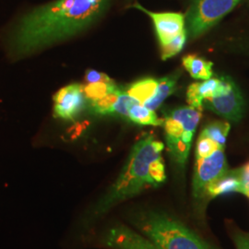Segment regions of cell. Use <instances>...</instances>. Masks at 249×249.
<instances>
[{"instance_id":"7","label":"cell","mask_w":249,"mask_h":249,"mask_svg":"<svg viewBox=\"0 0 249 249\" xmlns=\"http://www.w3.org/2000/svg\"><path fill=\"white\" fill-rule=\"evenodd\" d=\"M228 171L224 149L220 148L208 157L196 159L193 176V194L195 197L202 196L205 187Z\"/></svg>"},{"instance_id":"1","label":"cell","mask_w":249,"mask_h":249,"mask_svg":"<svg viewBox=\"0 0 249 249\" xmlns=\"http://www.w3.org/2000/svg\"><path fill=\"white\" fill-rule=\"evenodd\" d=\"M110 0H55L27 13L9 31V55L21 58L84 31L96 21Z\"/></svg>"},{"instance_id":"10","label":"cell","mask_w":249,"mask_h":249,"mask_svg":"<svg viewBox=\"0 0 249 249\" xmlns=\"http://www.w3.org/2000/svg\"><path fill=\"white\" fill-rule=\"evenodd\" d=\"M103 243L113 249H158L146 237L124 226H116L107 231Z\"/></svg>"},{"instance_id":"25","label":"cell","mask_w":249,"mask_h":249,"mask_svg":"<svg viewBox=\"0 0 249 249\" xmlns=\"http://www.w3.org/2000/svg\"><path fill=\"white\" fill-rule=\"evenodd\" d=\"M233 240L235 243L236 249H249V235L239 232V233H234Z\"/></svg>"},{"instance_id":"3","label":"cell","mask_w":249,"mask_h":249,"mask_svg":"<svg viewBox=\"0 0 249 249\" xmlns=\"http://www.w3.org/2000/svg\"><path fill=\"white\" fill-rule=\"evenodd\" d=\"M133 223L143 236L158 249H217L167 214L141 213L136 215Z\"/></svg>"},{"instance_id":"23","label":"cell","mask_w":249,"mask_h":249,"mask_svg":"<svg viewBox=\"0 0 249 249\" xmlns=\"http://www.w3.org/2000/svg\"><path fill=\"white\" fill-rule=\"evenodd\" d=\"M85 80L87 81L88 84L98 83V82H107H107L113 81L107 76V74L94 71V70H89V71L86 72Z\"/></svg>"},{"instance_id":"4","label":"cell","mask_w":249,"mask_h":249,"mask_svg":"<svg viewBox=\"0 0 249 249\" xmlns=\"http://www.w3.org/2000/svg\"><path fill=\"white\" fill-rule=\"evenodd\" d=\"M201 116L202 109L185 107L171 111L163 119L167 149L173 160L180 167L184 168L187 162Z\"/></svg>"},{"instance_id":"15","label":"cell","mask_w":249,"mask_h":249,"mask_svg":"<svg viewBox=\"0 0 249 249\" xmlns=\"http://www.w3.org/2000/svg\"><path fill=\"white\" fill-rule=\"evenodd\" d=\"M126 119L135 124L142 125H162L163 124V119L159 118L154 111L147 108L138 101H135L129 108Z\"/></svg>"},{"instance_id":"21","label":"cell","mask_w":249,"mask_h":249,"mask_svg":"<svg viewBox=\"0 0 249 249\" xmlns=\"http://www.w3.org/2000/svg\"><path fill=\"white\" fill-rule=\"evenodd\" d=\"M220 148L221 147L213 140L199 135L198 141L196 142V159H201V158L208 157Z\"/></svg>"},{"instance_id":"12","label":"cell","mask_w":249,"mask_h":249,"mask_svg":"<svg viewBox=\"0 0 249 249\" xmlns=\"http://www.w3.org/2000/svg\"><path fill=\"white\" fill-rule=\"evenodd\" d=\"M221 86V79H210L202 82L192 83L187 90L189 107L202 109L203 100L213 96Z\"/></svg>"},{"instance_id":"5","label":"cell","mask_w":249,"mask_h":249,"mask_svg":"<svg viewBox=\"0 0 249 249\" xmlns=\"http://www.w3.org/2000/svg\"><path fill=\"white\" fill-rule=\"evenodd\" d=\"M239 0H193L187 14V32L196 38L209 31L233 9Z\"/></svg>"},{"instance_id":"24","label":"cell","mask_w":249,"mask_h":249,"mask_svg":"<svg viewBox=\"0 0 249 249\" xmlns=\"http://www.w3.org/2000/svg\"><path fill=\"white\" fill-rule=\"evenodd\" d=\"M237 170L238 178L240 180L241 185L243 187V193L246 195L249 191V162L242 166L241 168Z\"/></svg>"},{"instance_id":"16","label":"cell","mask_w":249,"mask_h":249,"mask_svg":"<svg viewBox=\"0 0 249 249\" xmlns=\"http://www.w3.org/2000/svg\"><path fill=\"white\" fill-rule=\"evenodd\" d=\"M178 80V76L176 74L159 79L158 88L155 95L150 101L145 103L143 106H145L152 111H155L163 103V101L167 97H169L170 95L175 91Z\"/></svg>"},{"instance_id":"6","label":"cell","mask_w":249,"mask_h":249,"mask_svg":"<svg viewBox=\"0 0 249 249\" xmlns=\"http://www.w3.org/2000/svg\"><path fill=\"white\" fill-rule=\"evenodd\" d=\"M221 86L213 96L205 99L202 107L231 121H239L245 109V102L237 85L229 77H221Z\"/></svg>"},{"instance_id":"22","label":"cell","mask_w":249,"mask_h":249,"mask_svg":"<svg viewBox=\"0 0 249 249\" xmlns=\"http://www.w3.org/2000/svg\"><path fill=\"white\" fill-rule=\"evenodd\" d=\"M135 101H137V100L130 97L125 91H123L121 89V91L118 95V98L116 100V104L113 107L112 114H116V115H119V116L126 118L128 110Z\"/></svg>"},{"instance_id":"14","label":"cell","mask_w":249,"mask_h":249,"mask_svg":"<svg viewBox=\"0 0 249 249\" xmlns=\"http://www.w3.org/2000/svg\"><path fill=\"white\" fill-rule=\"evenodd\" d=\"M157 88H158V80L153 78H146L132 83L127 88L125 92L130 97H132L135 100H137L139 103L144 105L155 95Z\"/></svg>"},{"instance_id":"26","label":"cell","mask_w":249,"mask_h":249,"mask_svg":"<svg viewBox=\"0 0 249 249\" xmlns=\"http://www.w3.org/2000/svg\"><path fill=\"white\" fill-rule=\"evenodd\" d=\"M246 196H249V192H248V193H247V194H246Z\"/></svg>"},{"instance_id":"20","label":"cell","mask_w":249,"mask_h":249,"mask_svg":"<svg viewBox=\"0 0 249 249\" xmlns=\"http://www.w3.org/2000/svg\"><path fill=\"white\" fill-rule=\"evenodd\" d=\"M187 31H183L171 42L164 45H160V56L162 60H166L178 54L184 47L187 41Z\"/></svg>"},{"instance_id":"19","label":"cell","mask_w":249,"mask_h":249,"mask_svg":"<svg viewBox=\"0 0 249 249\" xmlns=\"http://www.w3.org/2000/svg\"><path fill=\"white\" fill-rule=\"evenodd\" d=\"M116 86L114 81L111 82H98L90 83L83 87L84 95L89 102H93L99 99L105 97L110 91L116 89Z\"/></svg>"},{"instance_id":"9","label":"cell","mask_w":249,"mask_h":249,"mask_svg":"<svg viewBox=\"0 0 249 249\" xmlns=\"http://www.w3.org/2000/svg\"><path fill=\"white\" fill-rule=\"evenodd\" d=\"M133 7L141 9L151 17L160 45L168 44L175 37L185 31V16L181 13H155L144 9L139 4H135Z\"/></svg>"},{"instance_id":"17","label":"cell","mask_w":249,"mask_h":249,"mask_svg":"<svg viewBox=\"0 0 249 249\" xmlns=\"http://www.w3.org/2000/svg\"><path fill=\"white\" fill-rule=\"evenodd\" d=\"M230 131V124L227 122L215 121L207 124L200 135L207 137L217 143L221 148L224 149L227 136Z\"/></svg>"},{"instance_id":"13","label":"cell","mask_w":249,"mask_h":249,"mask_svg":"<svg viewBox=\"0 0 249 249\" xmlns=\"http://www.w3.org/2000/svg\"><path fill=\"white\" fill-rule=\"evenodd\" d=\"M183 66L190 76L196 80H210L213 74V63L208 61L195 54H188L183 57Z\"/></svg>"},{"instance_id":"8","label":"cell","mask_w":249,"mask_h":249,"mask_svg":"<svg viewBox=\"0 0 249 249\" xmlns=\"http://www.w3.org/2000/svg\"><path fill=\"white\" fill-rule=\"evenodd\" d=\"M86 97L80 84H70L59 89L53 96V116L72 120L85 108Z\"/></svg>"},{"instance_id":"2","label":"cell","mask_w":249,"mask_h":249,"mask_svg":"<svg viewBox=\"0 0 249 249\" xmlns=\"http://www.w3.org/2000/svg\"><path fill=\"white\" fill-rule=\"evenodd\" d=\"M163 149L162 142L152 135H146L139 140L115 183L88 212L86 222L92 223L116 205L139 195L145 189L163 184L166 180Z\"/></svg>"},{"instance_id":"18","label":"cell","mask_w":249,"mask_h":249,"mask_svg":"<svg viewBox=\"0 0 249 249\" xmlns=\"http://www.w3.org/2000/svg\"><path fill=\"white\" fill-rule=\"evenodd\" d=\"M121 89L118 87L110 91L107 95L103 98L99 99L90 103V109L93 113L98 115H110L112 114L113 107L116 104V100L120 93Z\"/></svg>"},{"instance_id":"11","label":"cell","mask_w":249,"mask_h":249,"mask_svg":"<svg viewBox=\"0 0 249 249\" xmlns=\"http://www.w3.org/2000/svg\"><path fill=\"white\" fill-rule=\"evenodd\" d=\"M232 192L243 193V187L238 178L237 170L227 171L221 178L216 179L213 183L205 187L202 196L216 197L223 194Z\"/></svg>"}]
</instances>
